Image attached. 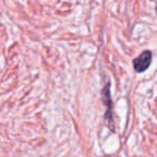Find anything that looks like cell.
I'll return each instance as SVG.
<instances>
[{"label":"cell","mask_w":157,"mask_h":157,"mask_svg":"<svg viewBox=\"0 0 157 157\" xmlns=\"http://www.w3.org/2000/svg\"><path fill=\"white\" fill-rule=\"evenodd\" d=\"M156 14H157V6H156Z\"/></svg>","instance_id":"3957f363"},{"label":"cell","mask_w":157,"mask_h":157,"mask_svg":"<svg viewBox=\"0 0 157 157\" xmlns=\"http://www.w3.org/2000/svg\"><path fill=\"white\" fill-rule=\"evenodd\" d=\"M101 99L102 103L105 107V121L107 122V125L109 129L114 132L115 131V123H114V116H113V101L111 97V83L108 81L103 85L102 90H101Z\"/></svg>","instance_id":"6da1fadb"},{"label":"cell","mask_w":157,"mask_h":157,"mask_svg":"<svg viewBox=\"0 0 157 157\" xmlns=\"http://www.w3.org/2000/svg\"><path fill=\"white\" fill-rule=\"evenodd\" d=\"M153 55L151 51H144L142 52L137 58L133 59V69L138 73H142V72L146 71L150 68L151 63H152Z\"/></svg>","instance_id":"7a4b0ae2"}]
</instances>
